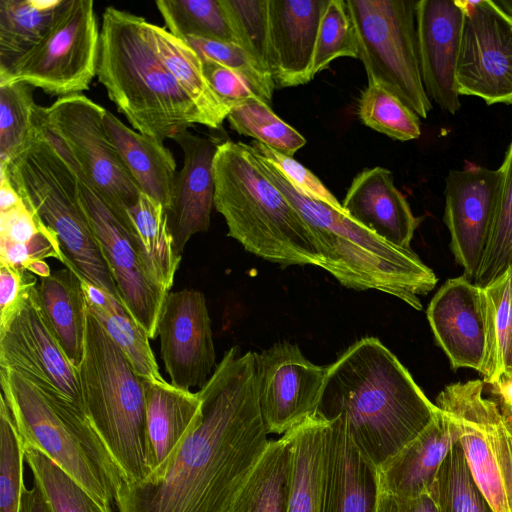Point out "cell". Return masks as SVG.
Instances as JSON below:
<instances>
[{"mask_svg":"<svg viewBox=\"0 0 512 512\" xmlns=\"http://www.w3.org/2000/svg\"><path fill=\"white\" fill-rule=\"evenodd\" d=\"M20 512H51L44 495L36 484L33 483L31 489L25 486Z\"/></svg>","mask_w":512,"mask_h":512,"instance_id":"obj_55","label":"cell"},{"mask_svg":"<svg viewBox=\"0 0 512 512\" xmlns=\"http://www.w3.org/2000/svg\"><path fill=\"white\" fill-rule=\"evenodd\" d=\"M202 418L155 481L122 482L119 512H226L270 440L255 352L227 350L197 391Z\"/></svg>","mask_w":512,"mask_h":512,"instance_id":"obj_1","label":"cell"},{"mask_svg":"<svg viewBox=\"0 0 512 512\" xmlns=\"http://www.w3.org/2000/svg\"><path fill=\"white\" fill-rule=\"evenodd\" d=\"M79 180L85 212L123 304L150 340H154L167 294L148 278L127 228L95 189L83 178Z\"/></svg>","mask_w":512,"mask_h":512,"instance_id":"obj_15","label":"cell"},{"mask_svg":"<svg viewBox=\"0 0 512 512\" xmlns=\"http://www.w3.org/2000/svg\"><path fill=\"white\" fill-rule=\"evenodd\" d=\"M241 46L273 77L275 63L271 43L269 0H221Z\"/></svg>","mask_w":512,"mask_h":512,"instance_id":"obj_42","label":"cell"},{"mask_svg":"<svg viewBox=\"0 0 512 512\" xmlns=\"http://www.w3.org/2000/svg\"><path fill=\"white\" fill-rule=\"evenodd\" d=\"M258 397L268 433L284 434L314 416L328 366L283 341L255 353Z\"/></svg>","mask_w":512,"mask_h":512,"instance_id":"obj_14","label":"cell"},{"mask_svg":"<svg viewBox=\"0 0 512 512\" xmlns=\"http://www.w3.org/2000/svg\"><path fill=\"white\" fill-rule=\"evenodd\" d=\"M431 495L438 512H494L470 471L459 441L446 454Z\"/></svg>","mask_w":512,"mask_h":512,"instance_id":"obj_39","label":"cell"},{"mask_svg":"<svg viewBox=\"0 0 512 512\" xmlns=\"http://www.w3.org/2000/svg\"><path fill=\"white\" fill-rule=\"evenodd\" d=\"M146 23L116 7L105 9L97 77L132 128L163 143L205 121L156 54Z\"/></svg>","mask_w":512,"mask_h":512,"instance_id":"obj_3","label":"cell"},{"mask_svg":"<svg viewBox=\"0 0 512 512\" xmlns=\"http://www.w3.org/2000/svg\"><path fill=\"white\" fill-rule=\"evenodd\" d=\"M200 57L215 61L243 76L256 95L270 105L276 84L271 75L238 44L222 42L197 36L183 40Z\"/></svg>","mask_w":512,"mask_h":512,"instance_id":"obj_48","label":"cell"},{"mask_svg":"<svg viewBox=\"0 0 512 512\" xmlns=\"http://www.w3.org/2000/svg\"><path fill=\"white\" fill-rule=\"evenodd\" d=\"M106 109L82 94L59 97L52 105H37L35 116L47 137L127 228V211L141 194L110 141ZM128 230V229H127Z\"/></svg>","mask_w":512,"mask_h":512,"instance_id":"obj_9","label":"cell"},{"mask_svg":"<svg viewBox=\"0 0 512 512\" xmlns=\"http://www.w3.org/2000/svg\"><path fill=\"white\" fill-rule=\"evenodd\" d=\"M293 466L289 431L270 441L226 512H287Z\"/></svg>","mask_w":512,"mask_h":512,"instance_id":"obj_32","label":"cell"},{"mask_svg":"<svg viewBox=\"0 0 512 512\" xmlns=\"http://www.w3.org/2000/svg\"><path fill=\"white\" fill-rule=\"evenodd\" d=\"M426 315L452 369L480 372L485 352L481 286L464 275L446 280L432 297Z\"/></svg>","mask_w":512,"mask_h":512,"instance_id":"obj_20","label":"cell"},{"mask_svg":"<svg viewBox=\"0 0 512 512\" xmlns=\"http://www.w3.org/2000/svg\"><path fill=\"white\" fill-rule=\"evenodd\" d=\"M23 202L7 173L0 168V212L12 209Z\"/></svg>","mask_w":512,"mask_h":512,"instance_id":"obj_54","label":"cell"},{"mask_svg":"<svg viewBox=\"0 0 512 512\" xmlns=\"http://www.w3.org/2000/svg\"><path fill=\"white\" fill-rule=\"evenodd\" d=\"M463 19L462 0H419L416 3L422 83L429 99L452 115L460 109L456 68Z\"/></svg>","mask_w":512,"mask_h":512,"instance_id":"obj_18","label":"cell"},{"mask_svg":"<svg viewBox=\"0 0 512 512\" xmlns=\"http://www.w3.org/2000/svg\"><path fill=\"white\" fill-rule=\"evenodd\" d=\"M43 313L70 363L83 359L86 301L79 274L64 267L40 278L36 286Z\"/></svg>","mask_w":512,"mask_h":512,"instance_id":"obj_28","label":"cell"},{"mask_svg":"<svg viewBox=\"0 0 512 512\" xmlns=\"http://www.w3.org/2000/svg\"><path fill=\"white\" fill-rule=\"evenodd\" d=\"M490 387L491 398L498 403L502 413L512 420V376L502 377Z\"/></svg>","mask_w":512,"mask_h":512,"instance_id":"obj_53","label":"cell"},{"mask_svg":"<svg viewBox=\"0 0 512 512\" xmlns=\"http://www.w3.org/2000/svg\"><path fill=\"white\" fill-rule=\"evenodd\" d=\"M512 269L481 286L485 352L480 374L485 384L498 382L505 374L510 331Z\"/></svg>","mask_w":512,"mask_h":512,"instance_id":"obj_36","label":"cell"},{"mask_svg":"<svg viewBox=\"0 0 512 512\" xmlns=\"http://www.w3.org/2000/svg\"><path fill=\"white\" fill-rule=\"evenodd\" d=\"M484 381L476 380L474 402L479 423L495 456L509 512H512V420L493 398L484 395Z\"/></svg>","mask_w":512,"mask_h":512,"instance_id":"obj_47","label":"cell"},{"mask_svg":"<svg viewBox=\"0 0 512 512\" xmlns=\"http://www.w3.org/2000/svg\"><path fill=\"white\" fill-rule=\"evenodd\" d=\"M457 441L456 426L440 410L425 430L378 467L380 491L401 497L431 494L437 472Z\"/></svg>","mask_w":512,"mask_h":512,"instance_id":"obj_25","label":"cell"},{"mask_svg":"<svg viewBox=\"0 0 512 512\" xmlns=\"http://www.w3.org/2000/svg\"><path fill=\"white\" fill-rule=\"evenodd\" d=\"M106 133L141 193L171 208L176 162L162 142L127 127L108 110L104 116Z\"/></svg>","mask_w":512,"mask_h":512,"instance_id":"obj_27","label":"cell"},{"mask_svg":"<svg viewBox=\"0 0 512 512\" xmlns=\"http://www.w3.org/2000/svg\"><path fill=\"white\" fill-rule=\"evenodd\" d=\"M339 57L359 58L356 31L346 0H327L320 19L312 79Z\"/></svg>","mask_w":512,"mask_h":512,"instance_id":"obj_45","label":"cell"},{"mask_svg":"<svg viewBox=\"0 0 512 512\" xmlns=\"http://www.w3.org/2000/svg\"><path fill=\"white\" fill-rule=\"evenodd\" d=\"M24 447L9 407L0 395V512H20L25 483Z\"/></svg>","mask_w":512,"mask_h":512,"instance_id":"obj_46","label":"cell"},{"mask_svg":"<svg viewBox=\"0 0 512 512\" xmlns=\"http://www.w3.org/2000/svg\"><path fill=\"white\" fill-rule=\"evenodd\" d=\"M512 376V287H511V298H510V331L509 339L506 351L505 361V374L503 377Z\"/></svg>","mask_w":512,"mask_h":512,"instance_id":"obj_56","label":"cell"},{"mask_svg":"<svg viewBox=\"0 0 512 512\" xmlns=\"http://www.w3.org/2000/svg\"><path fill=\"white\" fill-rule=\"evenodd\" d=\"M128 231L148 278L164 293L173 286L181 255L177 252L163 206L141 193L127 211Z\"/></svg>","mask_w":512,"mask_h":512,"instance_id":"obj_29","label":"cell"},{"mask_svg":"<svg viewBox=\"0 0 512 512\" xmlns=\"http://www.w3.org/2000/svg\"><path fill=\"white\" fill-rule=\"evenodd\" d=\"M500 169L467 162L450 170L445 179L444 223L450 249L464 276L474 281L489 240L498 191Z\"/></svg>","mask_w":512,"mask_h":512,"instance_id":"obj_17","label":"cell"},{"mask_svg":"<svg viewBox=\"0 0 512 512\" xmlns=\"http://www.w3.org/2000/svg\"><path fill=\"white\" fill-rule=\"evenodd\" d=\"M378 467L354 443L344 422L327 423L319 512H377Z\"/></svg>","mask_w":512,"mask_h":512,"instance_id":"obj_19","label":"cell"},{"mask_svg":"<svg viewBox=\"0 0 512 512\" xmlns=\"http://www.w3.org/2000/svg\"><path fill=\"white\" fill-rule=\"evenodd\" d=\"M501 181L491 232L474 283L484 286L512 269V139L499 167Z\"/></svg>","mask_w":512,"mask_h":512,"instance_id":"obj_40","label":"cell"},{"mask_svg":"<svg viewBox=\"0 0 512 512\" xmlns=\"http://www.w3.org/2000/svg\"><path fill=\"white\" fill-rule=\"evenodd\" d=\"M155 4L168 31L177 38L197 36L238 44L221 0H158Z\"/></svg>","mask_w":512,"mask_h":512,"instance_id":"obj_37","label":"cell"},{"mask_svg":"<svg viewBox=\"0 0 512 512\" xmlns=\"http://www.w3.org/2000/svg\"><path fill=\"white\" fill-rule=\"evenodd\" d=\"M0 384L23 444L45 454L101 504L115 502L123 478L87 415L14 370L0 368Z\"/></svg>","mask_w":512,"mask_h":512,"instance_id":"obj_8","label":"cell"},{"mask_svg":"<svg viewBox=\"0 0 512 512\" xmlns=\"http://www.w3.org/2000/svg\"><path fill=\"white\" fill-rule=\"evenodd\" d=\"M0 262L29 271L47 258L64 260L56 234L26 206L0 212Z\"/></svg>","mask_w":512,"mask_h":512,"instance_id":"obj_34","label":"cell"},{"mask_svg":"<svg viewBox=\"0 0 512 512\" xmlns=\"http://www.w3.org/2000/svg\"><path fill=\"white\" fill-rule=\"evenodd\" d=\"M0 368L20 373L47 395L86 414L77 369L54 335L36 287L7 327L0 331Z\"/></svg>","mask_w":512,"mask_h":512,"instance_id":"obj_13","label":"cell"},{"mask_svg":"<svg viewBox=\"0 0 512 512\" xmlns=\"http://www.w3.org/2000/svg\"><path fill=\"white\" fill-rule=\"evenodd\" d=\"M377 512H438L431 494L401 497L380 491Z\"/></svg>","mask_w":512,"mask_h":512,"instance_id":"obj_52","label":"cell"},{"mask_svg":"<svg viewBox=\"0 0 512 512\" xmlns=\"http://www.w3.org/2000/svg\"><path fill=\"white\" fill-rule=\"evenodd\" d=\"M201 61L209 85L229 110L257 96L247 80L239 73L212 60L201 59Z\"/></svg>","mask_w":512,"mask_h":512,"instance_id":"obj_51","label":"cell"},{"mask_svg":"<svg viewBox=\"0 0 512 512\" xmlns=\"http://www.w3.org/2000/svg\"><path fill=\"white\" fill-rule=\"evenodd\" d=\"M34 274L0 262V331H3L37 285Z\"/></svg>","mask_w":512,"mask_h":512,"instance_id":"obj_50","label":"cell"},{"mask_svg":"<svg viewBox=\"0 0 512 512\" xmlns=\"http://www.w3.org/2000/svg\"><path fill=\"white\" fill-rule=\"evenodd\" d=\"M146 28L156 54L196 105L205 126L220 129L230 110L213 92L198 54L163 27L147 21Z\"/></svg>","mask_w":512,"mask_h":512,"instance_id":"obj_31","label":"cell"},{"mask_svg":"<svg viewBox=\"0 0 512 512\" xmlns=\"http://www.w3.org/2000/svg\"><path fill=\"white\" fill-rule=\"evenodd\" d=\"M146 393V444L149 476L155 481L202 418L198 392L167 381H144Z\"/></svg>","mask_w":512,"mask_h":512,"instance_id":"obj_24","label":"cell"},{"mask_svg":"<svg viewBox=\"0 0 512 512\" xmlns=\"http://www.w3.org/2000/svg\"><path fill=\"white\" fill-rule=\"evenodd\" d=\"M0 168L26 206L56 234L64 266L123 304L85 212L79 177L36 117L29 140Z\"/></svg>","mask_w":512,"mask_h":512,"instance_id":"obj_6","label":"cell"},{"mask_svg":"<svg viewBox=\"0 0 512 512\" xmlns=\"http://www.w3.org/2000/svg\"><path fill=\"white\" fill-rule=\"evenodd\" d=\"M475 382L469 380L446 386L435 404L456 426L470 471L494 512H509L495 456L478 420Z\"/></svg>","mask_w":512,"mask_h":512,"instance_id":"obj_26","label":"cell"},{"mask_svg":"<svg viewBox=\"0 0 512 512\" xmlns=\"http://www.w3.org/2000/svg\"><path fill=\"white\" fill-rule=\"evenodd\" d=\"M213 176L214 207L224 217L229 237L252 254L284 267L322 266L310 227L265 174L250 145L221 142Z\"/></svg>","mask_w":512,"mask_h":512,"instance_id":"obj_4","label":"cell"},{"mask_svg":"<svg viewBox=\"0 0 512 512\" xmlns=\"http://www.w3.org/2000/svg\"><path fill=\"white\" fill-rule=\"evenodd\" d=\"M326 2L269 0L276 87H295L312 80L316 41Z\"/></svg>","mask_w":512,"mask_h":512,"instance_id":"obj_22","label":"cell"},{"mask_svg":"<svg viewBox=\"0 0 512 512\" xmlns=\"http://www.w3.org/2000/svg\"><path fill=\"white\" fill-rule=\"evenodd\" d=\"M227 120L238 134L252 137L291 157L306 144V139L297 130L279 118L270 105L257 96L233 107Z\"/></svg>","mask_w":512,"mask_h":512,"instance_id":"obj_41","label":"cell"},{"mask_svg":"<svg viewBox=\"0 0 512 512\" xmlns=\"http://www.w3.org/2000/svg\"><path fill=\"white\" fill-rule=\"evenodd\" d=\"M33 89L24 82L0 85V163L8 162L33 133Z\"/></svg>","mask_w":512,"mask_h":512,"instance_id":"obj_44","label":"cell"},{"mask_svg":"<svg viewBox=\"0 0 512 512\" xmlns=\"http://www.w3.org/2000/svg\"><path fill=\"white\" fill-rule=\"evenodd\" d=\"M25 461L33 483L44 495L51 512H112L101 504L41 451L24 445Z\"/></svg>","mask_w":512,"mask_h":512,"instance_id":"obj_38","label":"cell"},{"mask_svg":"<svg viewBox=\"0 0 512 512\" xmlns=\"http://www.w3.org/2000/svg\"><path fill=\"white\" fill-rule=\"evenodd\" d=\"M157 332L170 383L184 390L201 388L217 366L204 294L195 289L169 292L160 311Z\"/></svg>","mask_w":512,"mask_h":512,"instance_id":"obj_16","label":"cell"},{"mask_svg":"<svg viewBox=\"0 0 512 512\" xmlns=\"http://www.w3.org/2000/svg\"><path fill=\"white\" fill-rule=\"evenodd\" d=\"M258 159L268 178L310 227L323 258L321 268L347 288L377 290L422 309L420 296L432 291L438 279L411 248L392 245L350 218L344 209L304 195L273 166Z\"/></svg>","mask_w":512,"mask_h":512,"instance_id":"obj_5","label":"cell"},{"mask_svg":"<svg viewBox=\"0 0 512 512\" xmlns=\"http://www.w3.org/2000/svg\"><path fill=\"white\" fill-rule=\"evenodd\" d=\"M77 374L86 414L123 482L146 480L144 380L87 306L84 354Z\"/></svg>","mask_w":512,"mask_h":512,"instance_id":"obj_7","label":"cell"},{"mask_svg":"<svg viewBox=\"0 0 512 512\" xmlns=\"http://www.w3.org/2000/svg\"><path fill=\"white\" fill-rule=\"evenodd\" d=\"M342 206L350 218L383 240L410 249L420 219L395 186L390 170L377 166L361 171L348 188Z\"/></svg>","mask_w":512,"mask_h":512,"instance_id":"obj_23","label":"cell"},{"mask_svg":"<svg viewBox=\"0 0 512 512\" xmlns=\"http://www.w3.org/2000/svg\"><path fill=\"white\" fill-rule=\"evenodd\" d=\"M69 0H0V78L47 36Z\"/></svg>","mask_w":512,"mask_h":512,"instance_id":"obj_30","label":"cell"},{"mask_svg":"<svg viewBox=\"0 0 512 512\" xmlns=\"http://www.w3.org/2000/svg\"><path fill=\"white\" fill-rule=\"evenodd\" d=\"M81 278V277H80ZM86 306L144 381H166L149 343V336L126 307L111 294L81 278Z\"/></svg>","mask_w":512,"mask_h":512,"instance_id":"obj_33","label":"cell"},{"mask_svg":"<svg viewBox=\"0 0 512 512\" xmlns=\"http://www.w3.org/2000/svg\"><path fill=\"white\" fill-rule=\"evenodd\" d=\"M172 140L181 147L184 163L175 178L167 216L176 250L182 255L190 238L210 227L215 192L213 161L220 143L188 130Z\"/></svg>","mask_w":512,"mask_h":512,"instance_id":"obj_21","label":"cell"},{"mask_svg":"<svg viewBox=\"0 0 512 512\" xmlns=\"http://www.w3.org/2000/svg\"><path fill=\"white\" fill-rule=\"evenodd\" d=\"M100 31L92 0H69L42 42L0 85L24 82L61 97L88 90L95 76Z\"/></svg>","mask_w":512,"mask_h":512,"instance_id":"obj_11","label":"cell"},{"mask_svg":"<svg viewBox=\"0 0 512 512\" xmlns=\"http://www.w3.org/2000/svg\"><path fill=\"white\" fill-rule=\"evenodd\" d=\"M250 144L252 151L258 158L273 166L301 193L336 209H344L320 179L293 157L280 153L255 140Z\"/></svg>","mask_w":512,"mask_h":512,"instance_id":"obj_49","label":"cell"},{"mask_svg":"<svg viewBox=\"0 0 512 512\" xmlns=\"http://www.w3.org/2000/svg\"><path fill=\"white\" fill-rule=\"evenodd\" d=\"M368 85L399 98L421 118L432 103L424 89L418 55L414 0H346Z\"/></svg>","mask_w":512,"mask_h":512,"instance_id":"obj_10","label":"cell"},{"mask_svg":"<svg viewBox=\"0 0 512 512\" xmlns=\"http://www.w3.org/2000/svg\"><path fill=\"white\" fill-rule=\"evenodd\" d=\"M396 355L364 337L328 365L315 416L340 418L352 440L379 467L439 415Z\"/></svg>","mask_w":512,"mask_h":512,"instance_id":"obj_2","label":"cell"},{"mask_svg":"<svg viewBox=\"0 0 512 512\" xmlns=\"http://www.w3.org/2000/svg\"><path fill=\"white\" fill-rule=\"evenodd\" d=\"M327 423L314 415L289 430L293 445V466L287 512H319Z\"/></svg>","mask_w":512,"mask_h":512,"instance_id":"obj_35","label":"cell"},{"mask_svg":"<svg viewBox=\"0 0 512 512\" xmlns=\"http://www.w3.org/2000/svg\"><path fill=\"white\" fill-rule=\"evenodd\" d=\"M462 1L458 93L488 105L512 104V14L498 1Z\"/></svg>","mask_w":512,"mask_h":512,"instance_id":"obj_12","label":"cell"},{"mask_svg":"<svg viewBox=\"0 0 512 512\" xmlns=\"http://www.w3.org/2000/svg\"><path fill=\"white\" fill-rule=\"evenodd\" d=\"M358 115L364 125L394 140L408 141L421 135L419 116L378 85H368L362 92Z\"/></svg>","mask_w":512,"mask_h":512,"instance_id":"obj_43","label":"cell"}]
</instances>
